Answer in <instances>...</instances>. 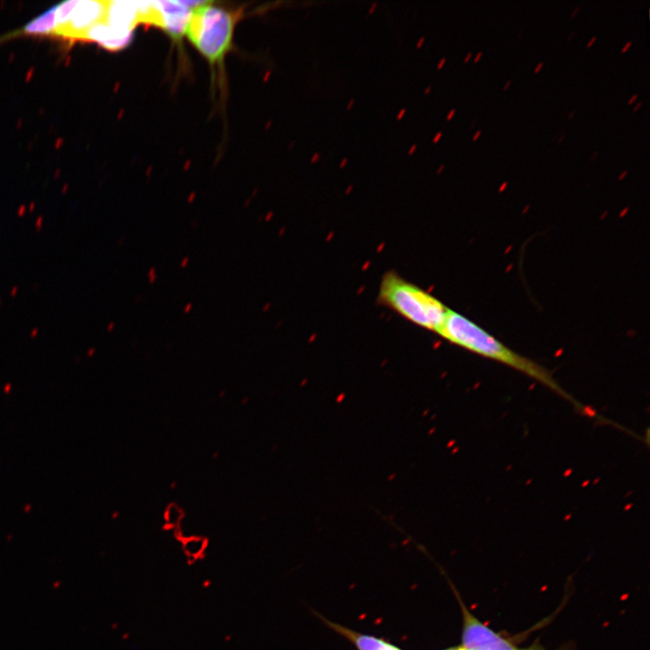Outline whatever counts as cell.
I'll use <instances>...</instances> for the list:
<instances>
[{
	"instance_id": "cell-1",
	"label": "cell",
	"mask_w": 650,
	"mask_h": 650,
	"mask_svg": "<svg viewBox=\"0 0 650 650\" xmlns=\"http://www.w3.org/2000/svg\"><path fill=\"white\" fill-rule=\"evenodd\" d=\"M436 333L458 347L526 375L569 401L578 412L584 415L598 416L596 412L588 410L586 406L568 394L545 367L506 347L479 325L458 311L449 308L444 321Z\"/></svg>"
},
{
	"instance_id": "cell-2",
	"label": "cell",
	"mask_w": 650,
	"mask_h": 650,
	"mask_svg": "<svg viewBox=\"0 0 650 650\" xmlns=\"http://www.w3.org/2000/svg\"><path fill=\"white\" fill-rule=\"evenodd\" d=\"M377 301L413 324L435 333L449 309L438 298L394 271L384 274Z\"/></svg>"
},
{
	"instance_id": "cell-3",
	"label": "cell",
	"mask_w": 650,
	"mask_h": 650,
	"mask_svg": "<svg viewBox=\"0 0 650 650\" xmlns=\"http://www.w3.org/2000/svg\"><path fill=\"white\" fill-rule=\"evenodd\" d=\"M237 14L201 2L190 12L185 35L210 66H222L233 41Z\"/></svg>"
},
{
	"instance_id": "cell-4",
	"label": "cell",
	"mask_w": 650,
	"mask_h": 650,
	"mask_svg": "<svg viewBox=\"0 0 650 650\" xmlns=\"http://www.w3.org/2000/svg\"><path fill=\"white\" fill-rule=\"evenodd\" d=\"M200 3L192 1H139L140 23L159 27L173 39L180 40L185 35L191 10Z\"/></svg>"
},
{
	"instance_id": "cell-5",
	"label": "cell",
	"mask_w": 650,
	"mask_h": 650,
	"mask_svg": "<svg viewBox=\"0 0 650 650\" xmlns=\"http://www.w3.org/2000/svg\"><path fill=\"white\" fill-rule=\"evenodd\" d=\"M462 612L461 645L466 650H543L517 646L476 618L456 593Z\"/></svg>"
},
{
	"instance_id": "cell-6",
	"label": "cell",
	"mask_w": 650,
	"mask_h": 650,
	"mask_svg": "<svg viewBox=\"0 0 650 650\" xmlns=\"http://www.w3.org/2000/svg\"><path fill=\"white\" fill-rule=\"evenodd\" d=\"M106 3L107 1L78 0L65 24L55 36L81 41L91 27L104 20Z\"/></svg>"
},
{
	"instance_id": "cell-7",
	"label": "cell",
	"mask_w": 650,
	"mask_h": 650,
	"mask_svg": "<svg viewBox=\"0 0 650 650\" xmlns=\"http://www.w3.org/2000/svg\"><path fill=\"white\" fill-rule=\"evenodd\" d=\"M103 21L117 31L133 34L134 29L140 23L139 2L107 1Z\"/></svg>"
},
{
	"instance_id": "cell-8",
	"label": "cell",
	"mask_w": 650,
	"mask_h": 650,
	"mask_svg": "<svg viewBox=\"0 0 650 650\" xmlns=\"http://www.w3.org/2000/svg\"><path fill=\"white\" fill-rule=\"evenodd\" d=\"M56 5L39 14L23 27L0 36V42L22 36H54Z\"/></svg>"
},
{
	"instance_id": "cell-9",
	"label": "cell",
	"mask_w": 650,
	"mask_h": 650,
	"mask_svg": "<svg viewBox=\"0 0 650 650\" xmlns=\"http://www.w3.org/2000/svg\"><path fill=\"white\" fill-rule=\"evenodd\" d=\"M131 38V33L117 31L102 21L91 27L81 41L97 42L108 51H119L130 42Z\"/></svg>"
},
{
	"instance_id": "cell-10",
	"label": "cell",
	"mask_w": 650,
	"mask_h": 650,
	"mask_svg": "<svg viewBox=\"0 0 650 650\" xmlns=\"http://www.w3.org/2000/svg\"><path fill=\"white\" fill-rule=\"evenodd\" d=\"M323 620L331 629L352 642L358 650H402L382 638L353 631L337 623L325 620L324 618Z\"/></svg>"
},
{
	"instance_id": "cell-11",
	"label": "cell",
	"mask_w": 650,
	"mask_h": 650,
	"mask_svg": "<svg viewBox=\"0 0 650 650\" xmlns=\"http://www.w3.org/2000/svg\"><path fill=\"white\" fill-rule=\"evenodd\" d=\"M181 543L183 553L190 562L202 558L208 548V539L199 534L182 536Z\"/></svg>"
},
{
	"instance_id": "cell-12",
	"label": "cell",
	"mask_w": 650,
	"mask_h": 650,
	"mask_svg": "<svg viewBox=\"0 0 650 650\" xmlns=\"http://www.w3.org/2000/svg\"><path fill=\"white\" fill-rule=\"evenodd\" d=\"M184 515L185 512L181 506L176 503L169 504L163 514L166 527L173 530L179 529L181 525Z\"/></svg>"
},
{
	"instance_id": "cell-13",
	"label": "cell",
	"mask_w": 650,
	"mask_h": 650,
	"mask_svg": "<svg viewBox=\"0 0 650 650\" xmlns=\"http://www.w3.org/2000/svg\"><path fill=\"white\" fill-rule=\"evenodd\" d=\"M444 650H466L461 645L457 646L449 647Z\"/></svg>"
},
{
	"instance_id": "cell-14",
	"label": "cell",
	"mask_w": 650,
	"mask_h": 650,
	"mask_svg": "<svg viewBox=\"0 0 650 650\" xmlns=\"http://www.w3.org/2000/svg\"><path fill=\"white\" fill-rule=\"evenodd\" d=\"M631 43H632L631 41L628 42H627V44L623 47V49H622L621 51H622V52H625V51L630 47Z\"/></svg>"
},
{
	"instance_id": "cell-15",
	"label": "cell",
	"mask_w": 650,
	"mask_h": 650,
	"mask_svg": "<svg viewBox=\"0 0 650 650\" xmlns=\"http://www.w3.org/2000/svg\"><path fill=\"white\" fill-rule=\"evenodd\" d=\"M595 40H596V36H593L592 39L587 44V47H590L592 45V43L595 42Z\"/></svg>"
},
{
	"instance_id": "cell-16",
	"label": "cell",
	"mask_w": 650,
	"mask_h": 650,
	"mask_svg": "<svg viewBox=\"0 0 650 650\" xmlns=\"http://www.w3.org/2000/svg\"><path fill=\"white\" fill-rule=\"evenodd\" d=\"M481 55H482V52H481V51H479V52L478 53V55L476 56V58H475V60H474V61H475V62H477V61H478V60H479V58L481 57Z\"/></svg>"
},
{
	"instance_id": "cell-17",
	"label": "cell",
	"mask_w": 650,
	"mask_h": 650,
	"mask_svg": "<svg viewBox=\"0 0 650 650\" xmlns=\"http://www.w3.org/2000/svg\"><path fill=\"white\" fill-rule=\"evenodd\" d=\"M636 98H637V95H636V94L634 95V96L629 99L628 104H631L635 99H636Z\"/></svg>"
},
{
	"instance_id": "cell-18",
	"label": "cell",
	"mask_w": 650,
	"mask_h": 650,
	"mask_svg": "<svg viewBox=\"0 0 650 650\" xmlns=\"http://www.w3.org/2000/svg\"><path fill=\"white\" fill-rule=\"evenodd\" d=\"M543 66V62H540L538 66L535 68L534 72H537Z\"/></svg>"
},
{
	"instance_id": "cell-19",
	"label": "cell",
	"mask_w": 650,
	"mask_h": 650,
	"mask_svg": "<svg viewBox=\"0 0 650 650\" xmlns=\"http://www.w3.org/2000/svg\"><path fill=\"white\" fill-rule=\"evenodd\" d=\"M480 133H481V131L478 130V131L475 134V135L473 136V140H476V139L479 136Z\"/></svg>"
},
{
	"instance_id": "cell-20",
	"label": "cell",
	"mask_w": 650,
	"mask_h": 650,
	"mask_svg": "<svg viewBox=\"0 0 650 650\" xmlns=\"http://www.w3.org/2000/svg\"><path fill=\"white\" fill-rule=\"evenodd\" d=\"M510 84H511V81L508 80V81L506 82V84H505V86H504V90H506V89L509 87Z\"/></svg>"
},
{
	"instance_id": "cell-21",
	"label": "cell",
	"mask_w": 650,
	"mask_h": 650,
	"mask_svg": "<svg viewBox=\"0 0 650 650\" xmlns=\"http://www.w3.org/2000/svg\"><path fill=\"white\" fill-rule=\"evenodd\" d=\"M579 10H580V6H578V7L574 10V12L571 14V17H573V16L576 14V13L579 12Z\"/></svg>"
},
{
	"instance_id": "cell-22",
	"label": "cell",
	"mask_w": 650,
	"mask_h": 650,
	"mask_svg": "<svg viewBox=\"0 0 650 650\" xmlns=\"http://www.w3.org/2000/svg\"><path fill=\"white\" fill-rule=\"evenodd\" d=\"M642 106V102L638 103L635 107L634 111L637 110Z\"/></svg>"
},
{
	"instance_id": "cell-23",
	"label": "cell",
	"mask_w": 650,
	"mask_h": 650,
	"mask_svg": "<svg viewBox=\"0 0 650 650\" xmlns=\"http://www.w3.org/2000/svg\"><path fill=\"white\" fill-rule=\"evenodd\" d=\"M470 56H471V52H469V53L467 55V58L465 59V62H467V61L469 60V59L470 58Z\"/></svg>"
},
{
	"instance_id": "cell-24",
	"label": "cell",
	"mask_w": 650,
	"mask_h": 650,
	"mask_svg": "<svg viewBox=\"0 0 650 650\" xmlns=\"http://www.w3.org/2000/svg\"><path fill=\"white\" fill-rule=\"evenodd\" d=\"M190 306H191V304H190V303H189V306H187V308L185 309V312H188V311H189V310H190Z\"/></svg>"
},
{
	"instance_id": "cell-25",
	"label": "cell",
	"mask_w": 650,
	"mask_h": 650,
	"mask_svg": "<svg viewBox=\"0 0 650 650\" xmlns=\"http://www.w3.org/2000/svg\"><path fill=\"white\" fill-rule=\"evenodd\" d=\"M597 155H598V152L596 151L595 153H594V155L591 156V160H594Z\"/></svg>"
},
{
	"instance_id": "cell-26",
	"label": "cell",
	"mask_w": 650,
	"mask_h": 650,
	"mask_svg": "<svg viewBox=\"0 0 650 650\" xmlns=\"http://www.w3.org/2000/svg\"><path fill=\"white\" fill-rule=\"evenodd\" d=\"M573 34H574V32H571V34L569 35V37H568V41H569V40H571V39L572 38V35H573Z\"/></svg>"
},
{
	"instance_id": "cell-27",
	"label": "cell",
	"mask_w": 650,
	"mask_h": 650,
	"mask_svg": "<svg viewBox=\"0 0 650 650\" xmlns=\"http://www.w3.org/2000/svg\"><path fill=\"white\" fill-rule=\"evenodd\" d=\"M454 112H455V111H454V110H452V111L450 112V114L449 115L448 118H450V117H451V116H452V115L454 114Z\"/></svg>"
},
{
	"instance_id": "cell-28",
	"label": "cell",
	"mask_w": 650,
	"mask_h": 650,
	"mask_svg": "<svg viewBox=\"0 0 650 650\" xmlns=\"http://www.w3.org/2000/svg\"><path fill=\"white\" fill-rule=\"evenodd\" d=\"M188 262V258L184 259V262L181 264V266H184V264Z\"/></svg>"
},
{
	"instance_id": "cell-29",
	"label": "cell",
	"mask_w": 650,
	"mask_h": 650,
	"mask_svg": "<svg viewBox=\"0 0 650 650\" xmlns=\"http://www.w3.org/2000/svg\"><path fill=\"white\" fill-rule=\"evenodd\" d=\"M626 173H627V172H624L620 175L619 178H620V179L623 178V177L626 175Z\"/></svg>"
},
{
	"instance_id": "cell-30",
	"label": "cell",
	"mask_w": 650,
	"mask_h": 650,
	"mask_svg": "<svg viewBox=\"0 0 650 650\" xmlns=\"http://www.w3.org/2000/svg\"><path fill=\"white\" fill-rule=\"evenodd\" d=\"M573 114H574V111H573L571 114L569 115V117L571 118Z\"/></svg>"
}]
</instances>
